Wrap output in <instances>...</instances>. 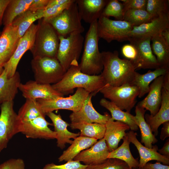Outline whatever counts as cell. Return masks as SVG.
Instances as JSON below:
<instances>
[{"label": "cell", "mask_w": 169, "mask_h": 169, "mask_svg": "<svg viewBox=\"0 0 169 169\" xmlns=\"http://www.w3.org/2000/svg\"><path fill=\"white\" fill-rule=\"evenodd\" d=\"M103 69L101 75L106 85L118 87L131 84L137 68L131 61L119 58L117 51L101 52Z\"/></svg>", "instance_id": "cell-1"}, {"label": "cell", "mask_w": 169, "mask_h": 169, "mask_svg": "<svg viewBox=\"0 0 169 169\" xmlns=\"http://www.w3.org/2000/svg\"><path fill=\"white\" fill-rule=\"evenodd\" d=\"M79 64L71 65L59 82L52 84L53 88L64 95L72 93L76 88L84 89L95 95L106 85L101 74H84L81 71Z\"/></svg>", "instance_id": "cell-2"}, {"label": "cell", "mask_w": 169, "mask_h": 169, "mask_svg": "<svg viewBox=\"0 0 169 169\" xmlns=\"http://www.w3.org/2000/svg\"><path fill=\"white\" fill-rule=\"evenodd\" d=\"M97 21L90 24L84 40L81 62L79 64L82 73L90 75H99L103 69L102 55L98 47Z\"/></svg>", "instance_id": "cell-3"}, {"label": "cell", "mask_w": 169, "mask_h": 169, "mask_svg": "<svg viewBox=\"0 0 169 169\" xmlns=\"http://www.w3.org/2000/svg\"><path fill=\"white\" fill-rule=\"evenodd\" d=\"M39 20L34 42L30 50L33 58H56L59 44V36L49 23L42 18Z\"/></svg>", "instance_id": "cell-4"}, {"label": "cell", "mask_w": 169, "mask_h": 169, "mask_svg": "<svg viewBox=\"0 0 169 169\" xmlns=\"http://www.w3.org/2000/svg\"><path fill=\"white\" fill-rule=\"evenodd\" d=\"M31 65L35 81L41 84H56L62 79L66 72L55 58L33 57L31 61Z\"/></svg>", "instance_id": "cell-5"}, {"label": "cell", "mask_w": 169, "mask_h": 169, "mask_svg": "<svg viewBox=\"0 0 169 169\" xmlns=\"http://www.w3.org/2000/svg\"><path fill=\"white\" fill-rule=\"evenodd\" d=\"M59 39L56 58L66 72L71 65L78 63L84 38L81 33L74 32L65 37L59 36Z\"/></svg>", "instance_id": "cell-6"}, {"label": "cell", "mask_w": 169, "mask_h": 169, "mask_svg": "<svg viewBox=\"0 0 169 169\" xmlns=\"http://www.w3.org/2000/svg\"><path fill=\"white\" fill-rule=\"evenodd\" d=\"M81 20L75 0L61 13L46 22L53 26L59 36L65 37L74 32L82 33L84 32Z\"/></svg>", "instance_id": "cell-7"}, {"label": "cell", "mask_w": 169, "mask_h": 169, "mask_svg": "<svg viewBox=\"0 0 169 169\" xmlns=\"http://www.w3.org/2000/svg\"><path fill=\"white\" fill-rule=\"evenodd\" d=\"M121 110L130 113L136 102L139 91L136 86L126 84L118 87L106 85L100 91Z\"/></svg>", "instance_id": "cell-8"}, {"label": "cell", "mask_w": 169, "mask_h": 169, "mask_svg": "<svg viewBox=\"0 0 169 169\" xmlns=\"http://www.w3.org/2000/svg\"><path fill=\"white\" fill-rule=\"evenodd\" d=\"M90 93L81 88H78L75 93L69 97H59L54 99L37 100L45 114L59 110H67L73 112L79 111Z\"/></svg>", "instance_id": "cell-9"}, {"label": "cell", "mask_w": 169, "mask_h": 169, "mask_svg": "<svg viewBox=\"0 0 169 169\" xmlns=\"http://www.w3.org/2000/svg\"><path fill=\"white\" fill-rule=\"evenodd\" d=\"M133 26L124 20H113L100 16L97 21V30L99 38L110 43L113 40L122 42L128 40V35Z\"/></svg>", "instance_id": "cell-10"}, {"label": "cell", "mask_w": 169, "mask_h": 169, "mask_svg": "<svg viewBox=\"0 0 169 169\" xmlns=\"http://www.w3.org/2000/svg\"><path fill=\"white\" fill-rule=\"evenodd\" d=\"M13 105V100L4 102L0 106V152L7 147L11 139L19 133V121Z\"/></svg>", "instance_id": "cell-11"}, {"label": "cell", "mask_w": 169, "mask_h": 169, "mask_svg": "<svg viewBox=\"0 0 169 169\" xmlns=\"http://www.w3.org/2000/svg\"><path fill=\"white\" fill-rule=\"evenodd\" d=\"M19 133L27 138L50 140L56 139V134L49 127L53 125L47 121L45 117L40 116L28 120L19 121Z\"/></svg>", "instance_id": "cell-12"}, {"label": "cell", "mask_w": 169, "mask_h": 169, "mask_svg": "<svg viewBox=\"0 0 169 169\" xmlns=\"http://www.w3.org/2000/svg\"><path fill=\"white\" fill-rule=\"evenodd\" d=\"M38 24L33 23L19 40L16 48L10 60L3 68L8 78L13 77L16 72L18 64L23 55L32 49L35 38Z\"/></svg>", "instance_id": "cell-13"}, {"label": "cell", "mask_w": 169, "mask_h": 169, "mask_svg": "<svg viewBox=\"0 0 169 169\" xmlns=\"http://www.w3.org/2000/svg\"><path fill=\"white\" fill-rule=\"evenodd\" d=\"M161 94V103L157 113L153 116L147 114L144 115L146 121L155 136L158 134L159 126L169 121V72L164 75Z\"/></svg>", "instance_id": "cell-14"}, {"label": "cell", "mask_w": 169, "mask_h": 169, "mask_svg": "<svg viewBox=\"0 0 169 169\" xmlns=\"http://www.w3.org/2000/svg\"><path fill=\"white\" fill-rule=\"evenodd\" d=\"M151 38H129L128 41L134 45L138 51L135 65L137 69H156L159 67L156 58L151 47Z\"/></svg>", "instance_id": "cell-15"}, {"label": "cell", "mask_w": 169, "mask_h": 169, "mask_svg": "<svg viewBox=\"0 0 169 169\" xmlns=\"http://www.w3.org/2000/svg\"><path fill=\"white\" fill-rule=\"evenodd\" d=\"M168 28H169V13L154 17L147 23L133 27L128 33V38H151L161 34Z\"/></svg>", "instance_id": "cell-16"}, {"label": "cell", "mask_w": 169, "mask_h": 169, "mask_svg": "<svg viewBox=\"0 0 169 169\" xmlns=\"http://www.w3.org/2000/svg\"><path fill=\"white\" fill-rule=\"evenodd\" d=\"M95 95L90 93L85 100L80 110L77 112H72L69 118L71 123H98L105 125L111 117L107 112L102 115L94 108L91 98Z\"/></svg>", "instance_id": "cell-17"}, {"label": "cell", "mask_w": 169, "mask_h": 169, "mask_svg": "<svg viewBox=\"0 0 169 169\" xmlns=\"http://www.w3.org/2000/svg\"><path fill=\"white\" fill-rule=\"evenodd\" d=\"M18 89L26 99H50L64 96L54 90L52 85L39 84L35 80L21 83Z\"/></svg>", "instance_id": "cell-18"}, {"label": "cell", "mask_w": 169, "mask_h": 169, "mask_svg": "<svg viewBox=\"0 0 169 169\" xmlns=\"http://www.w3.org/2000/svg\"><path fill=\"white\" fill-rule=\"evenodd\" d=\"M19 40L17 27L12 24L4 26L0 35V66L3 67L10 60Z\"/></svg>", "instance_id": "cell-19"}, {"label": "cell", "mask_w": 169, "mask_h": 169, "mask_svg": "<svg viewBox=\"0 0 169 169\" xmlns=\"http://www.w3.org/2000/svg\"><path fill=\"white\" fill-rule=\"evenodd\" d=\"M131 143L136 147L139 154L140 159L139 168H142L150 161H156L161 162L163 164L169 165V157L161 155L158 151V146L153 145L152 148H147L144 146L137 139V134L134 131H130L126 133V135Z\"/></svg>", "instance_id": "cell-20"}, {"label": "cell", "mask_w": 169, "mask_h": 169, "mask_svg": "<svg viewBox=\"0 0 169 169\" xmlns=\"http://www.w3.org/2000/svg\"><path fill=\"white\" fill-rule=\"evenodd\" d=\"M110 151L104 138L78 154L74 160L90 165L101 163L108 158Z\"/></svg>", "instance_id": "cell-21"}, {"label": "cell", "mask_w": 169, "mask_h": 169, "mask_svg": "<svg viewBox=\"0 0 169 169\" xmlns=\"http://www.w3.org/2000/svg\"><path fill=\"white\" fill-rule=\"evenodd\" d=\"M164 75L158 76L152 81L150 85L149 91L147 96L137 104L149 110L150 115L152 116L157 113L161 105Z\"/></svg>", "instance_id": "cell-22"}, {"label": "cell", "mask_w": 169, "mask_h": 169, "mask_svg": "<svg viewBox=\"0 0 169 169\" xmlns=\"http://www.w3.org/2000/svg\"><path fill=\"white\" fill-rule=\"evenodd\" d=\"M105 125L106 130L103 138L110 152L118 147L119 142L126 135V131L130 128L126 124L120 121H115L111 117Z\"/></svg>", "instance_id": "cell-23"}, {"label": "cell", "mask_w": 169, "mask_h": 169, "mask_svg": "<svg viewBox=\"0 0 169 169\" xmlns=\"http://www.w3.org/2000/svg\"><path fill=\"white\" fill-rule=\"evenodd\" d=\"M108 1L76 0L81 19L90 24L98 20Z\"/></svg>", "instance_id": "cell-24"}, {"label": "cell", "mask_w": 169, "mask_h": 169, "mask_svg": "<svg viewBox=\"0 0 169 169\" xmlns=\"http://www.w3.org/2000/svg\"><path fill=\"white\" fill-rule=\"evenodd\" d=\"M52 122L54 126V131L56 134L57 146L61 149L65 147V144H71L73 142L71 139H74L80 135L79 133H74L69 131L68 126L70 125L68 123L64 121L59 114H56L50 112L46 114Z\"/></svg>", "instance_id": "cell-25"}, {"label": "cell", "mask_w": 169, "mask_h": 169, "mask_svg": "<svg viewBox=\"0 0 169 169\" xmlns=\"http://www.w3.org/2000/svg\"><path fill=\"white\" fill-rule=\"evenodd\" d=\"M20 82L19 73L8 78L5 70L0 75V106L4 102L13 101L18 92Z\"/></svg>", "instance_id": "cell-26"}, {"label": "cell", "mask_w": 169, "mask_h": 169, "mask_svg": "<svg viewBox=\"0 0 169 169\" xmlns=\"http://www.w3.org/2000/svg\"><path fill=\"white\" fill-rule=\"evenodd\" d=\"M168 71L169 69L158 68L154 71L149 70L143 74L136 72L131 85L136 86L138 88L139 91L138 97L142 98L148 93L150 83L158 76L165 75Z\"/></svg>", "instance_id": "cell-27"}, {"label": "cell", "mask_w": 169, "mask_h": 169, "mask_svg": "<svg viewBox=\"0 0 169 169\" xmlns=\"http://www.w3.org/2000/svg\"><path fill=\"white\" fill-rule=\"evenodd\" d=\"M97 141V140L81 135L73 141L71 145L58 158L59 162L73 160L82 151L91 146Z\"/></svg>", "instance_id": "cell-28"}, {"label": "cell", "mask_w": 169, "mask_h": 169, "mask_svg": "<svg viewBox=\"0 0 169 169\" xmlns=\"http://www.w3.org/2000/svg\"><path fill=\"white\" fill-rule=\"evenodd\" d=\"M146 111L144 108L137 105L135 107V120L140 130L141 143H144L145 146L147 148H152V145L156 143L158 140L153 134L150 126L145 119Z\"/></svg>", "instance_id": "cell-29"}, {"label": "cell", "mask_w": 169, "mask_h": 169, "mask_svg": "<svg viewBox=\"0 0 169 169\" xmlns=\"http://www.w3.org/2000/svg\"><path fill=\"white\" fill-rule=\"evenodd\" d=\"M100 105L110 113L111 118L114 120L123 122L128 125L132 131H137L139 128L136 124L134 116L130 113L120 109L114 103L105 98L101 99Z\"/></svg>", "instance_id": "cell-30"}, {"label": "cell", "mask_w": 169, "mask_h": 169, "mask_svg": "<svg viewBox=\"0 0 169 169\" xmlns=\"http://www.w3.org/2000/svg\"><path fill=\"white\" fill-rule=\"evenodd\" d=\"M161 33L151 38V47L159 67L169 69V46L166 44Z\"/></svg>", "instance_id": "cell-31"}, {"label": "cell", "mask_w": 169, "mask_h": 169, "mask_svg": "<svg viewBox=\"0 0 169 169\" xmlns=\"http://www.w3.org/2000/svg\"><path fill=\"white\" fill-rule=\"evenodd\" d=\"M43 11L44 10H40L33 11L28 10L14 19L12 24L17 27L19 39L24 34L34 22L43 18Z\"/></svg>", "instance_id": "cell-32"}, {"label": "cell", "mask_w": 169, "mask_h": 169, "mask_svg": "<svg viewBox=\"0 0 169 169\" xmlns=\"http://www.w3.org/2000/svg\"><path fill=\"white\" fill-rule=\"evenodd\" d=\"M33 0H10L4 13L3 24L4 26L12 24L18 16L28 10Z\"/></svg>", "instance_id": "cell-33"}, {"label": "cell", "mask_w": 169, "mask_h": 169, "mask_svg": "<svg viewBox=\"0 0 169 169\" xmlns=\"http://www.w3.org/2000/svg\"><path fill=\"white\" fill-rule=\"evenodd\" d=\"M122 139V144L114 150L110 152L108 158H116L126 163L130 169L138 168V158H134L131 154L130 148L131 142L126 136Z\"/></svg>", "instance_id": "cell-34"}, {"label": "cell", "mask_w": 169, "mask_h": 169, "mask_svg": "<svg viewBox=\"0 0 169 169\" xmlns=\"http://www.w3.org/2000/svg\"><path fill=\"white\" fill-rule=\"evenodd\" d=\"M69 126L72 129L79 130L80 135L97 140L104 137L106 130L105 125L95 123H71Z\"/></svg>", "instance_id": "cell-35"}, {"label": "cell", "mask_w": 169, "mask_h": 169, "mask_svg": "<svg viewBox=\"0 0 169 169\" xmlns=\"http://www.w3.org/2000/svg\"><path fill=\"white\" fill-rule=\"evenodd\" d=\"M45 115L37 100L30 99H26L17 114L19 121L30 120Z\"/></svg>", "instance_id": "cell-36"}, {"label": "cell", "mask_w": 169, "mask_h": 169, "mask_svg": "<svg viewBox=\"0 0 169 169\" xmlns=\"http://www.w3.org/2000/svg\"><path fill=\"white\" fill-rule=\"evenodd\" d=\"M153 18L146 10L129 9L124 13L123 20L128 22L134 27L147 23Z\"/></svg>", "instance_id": "cell-37"}, {"label": "cell", "mask_w": 169, "mask_h": 169, "mask_svg": "<svg viewBox=\"0 0 169 169\" xmlns=\"http://www.w3.org/2000/svg\"><path fill=\"white\" fill-rule=\"evenodd\" d=\"M124 15L123 5L119 0H109L100 16L109 18L114 17L118 20H123Z\"/></svg>", "instance_id": "cell-38"}, {"label": "cell", "mask_w": 169, "mask_h": 169, "mask_svg": "<svg viewBox=\"0 0 169 169\" xmlns=\"http://www.w3.org/2000/svg\"><path fill=\"white\" fill-rule=\"evenodd\" d=\"M146 10L153 18L168 13L169 0H147Z\"/></svg>", "instance_id": "cell-39"}, {"label": "cell", "mask_w": 169, "mask_h": 169, "mask_svg": "<svg viewBox=\"0 0 169 169\" xmlns=\"http://www.w3.org/2000/svg\"><path fill=\"white\" fill-rule=\"evenodd\" d=\"M86 169H130L125 162L116 158H107L96 164L88 165Z\"/></svg>", "instance_id": "cell-40"}, {"label": "cell", "mask_w": 169, "mask_h": 169, "mask_svg": "<svg viewBox=\"0 0 169 169\" xmlns=\"http://www.w3.org/2000/svg\"><path fill=\"white\" fill-rule=\"evenodd\" d=\"M74 1L75 0H72L70 2L66 4L55 5L45 8L43 11L42 19L44 21L47 22L61 13L64 10L68 8Z\"/></svg>", "instance_id": "cell-41"}, {"label": "cell", "mask_w": 169, "mask_h": 169, "mask_svg": "<svg viewBox=\"0 0 169 169\" xmlns=\"http://www.w3.org/2000/svg\"><path fill=\"white\" fill-rule=\"evenodd\" d=\"M64 164L57 165L53 163L46 164L43 169H86L88 165H84L78 161L72 160Z\"/></svg>", "instance_id": "cell-42"}, {"label": "cell", "mask_w": 169, "mask_h": 169, "mask_svg": "<svg viewBox=\"0 0 169 169\" xmlns=\"http://www.w3.org/2000/svg\"><path fill=\"white\" fill-rule=\"evenodd\" d=\"M121 52L125 59L130 60L135 65L138 56V51L134 45L131 43L124 45L121 48Z\"/></svg>", "instance_id": "cell-43"}, {"label": "cell", "mask_w": 169, "mask_h": 169, "mask_svg": "<svg viewBox=\"0 0 169 169\" xmlns=\"http://www.w3.org/2000/svg\"><path fill=\"white\" fill-rule=\"evenodd\" d=\"M123 2L124 14L129 9L146 10L147 0H121Z\"/></svg>", "instance_id": "cell-44"}, {"label": "cell", "mask_w": 169, "mask_h": 169, "mask_svg": "<svg viewBox=\"0 0 169 169\" xmlns=\"http://www.w3.org/2000/svg\"><path fill=\"white\" fill-rule=\"evenodd\" d=\"M0 169H25L24 160L21 158H12L0 164Z\"/></svg>", "instance_id": "cell-45"}, {"label": "cell", "mask_w": 169, "mask_h": 169, "mask_svg": "<svg viewBox=\"0 0 169 169\" xmlns=\"http://www.w3.org/2000/svg\"><path fill=\"white\" fill-rule=\"evenodd\" d=\"M49 0H33L28 10L36 11L44 10L46 7Z\"/></svg>", "instance_id": "cell-46"}, {"label": "cell", "mask_w": 169, "mask_h": 169, "mask_svg": "<svg viewBox=\"0 0 169 169\" xmlns=\"http://www.w3.org/2000/svg\"><path fill=\"white\" fill-rule=\"evenodd\" d=\"M142 168V169H169V166L161 164V162L158 161H156L155 163L148 162Z\"/></svg>", "instance_id": "cell-47"}, {"label": "cell", "mask_w": 169, "mask_h": 169, "mask_svg": "<svg viewBox=\"0 0 169 169\" xmlns=\"http://www.w3.org/2000/svg\"><path fill=\"white\" fill-rule=\"evenodd\" d=\"M162 125L160 138L162 141H164L169 137V121L164 122Z\"/></svg>", "instance_id": "cell-48"}, {"label": "cell", "mask_w": 169, "mask_h": 169, "mask_svg": "<svg viewBox=\"0 0 169 169\" xmlns=\"http://www.w3.org/2000/svg\"><path fill=\"white\" fill-rule=\"evenodd\" d=\"M10 0H0V26L3 24V19L5 10Z\"/></svg>", "instance_id": "cell-49"}, {"label": "cell", "mask_w": 169, "mask_h": 169, "mask_svg": "<svg viewBox=\"0 0 169 169\" xmlns=\"http://www.w3.org/2000/svg\"><path fill=\"white\" fill-rule=\"evenodd\" d=\"M158 152L161 155L169 157V139L166 141L163 147L158 150Z\"/></svg>", "instance_id": "cell-50"}, {"label": "cell", "mask_w": 169, "mask_h": 169, "mask_svg": "<svg viewBox=\"0 0 169 169\" xmlns=\"http://www.w3.org/2000/svg\"><path fill=\"white\" fill-rule=\"evenodd\" d=\"M72 0H49L45 8L55 5L66 4L70 2Z\"/></svg>", "instance_id": "cell-51"}, {"label": "cell", "mask_w": 169, "mask_h": 169, "mask_svg": "<svg viewBox=\"0 0 169 169\" xmlns=\"http://www.w3.org/2000/svg\"><path fill=\"white\" fill-rule=\"evenodd\" d=\"M161 34L166 44L169 46V28L163 31Z\"/></svg>", "instance_id": "cell-52"}, {"label": "cell", "mask_w": 169, "mask_h": 169, "mask_svg": "<svg viewBox=\"0 0 169 169\" xmlns=\"http://www.w3.org/2000/svg\"><path fill=\"white\" fill-rule=\"evenodd\" d=\"M4 70L3 67L0 65V75H1L3 72Z\"/></svg>", "instance_id": "cell-53"}, {"label": "cell", "mask_w": 169, "mask_h": 169, "mask_svg": "<svg viewBox=\"0 0 169 169\" xmlns=\"http://www.w3.org/2000/svg\"><path fill=\"white\" fill-rule=\"evenodd\" d=\"M137 169H142L141 168H137Z\"/></svg>", "instance_id": "cell-54"}, {"label": "cell", "mask_w": 169, "mask_h": 169, "mask_svg": "<svg viewBox=\"0 0 169 169\" xmlns=\"http://www.w3.org/2000/svg\"><path fill=\"white\" fill-rule=\"evenodd\" d=\"M137 168H132L131 169H137Z\"/></svg>", "instance_id": "cell-55"}, {"label": "cell", "mask_w": 169, "mask_h": 169, "mask_svg": "<svg viewBox=\"0 0 169 169\" xmlns=\"http://www.w3.org/2000/svg\"><path fill=\"white\" fill-rule=\"evenodd\" d=\"M1 32H0V35L1 34Z\"/></svg>", "instance_id": "cell-56"}]
</instances>
